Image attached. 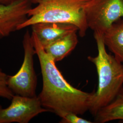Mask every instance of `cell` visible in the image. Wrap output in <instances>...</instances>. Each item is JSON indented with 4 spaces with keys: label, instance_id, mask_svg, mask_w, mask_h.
I'll list each match as a JSON object with an SVG mask.
<instances>
[{
    "label": "cell",
    "instance_id": "obj_1",
    "mask_svg": "<svg viewBox=\"0 0 123 123\" xmlns=\"http://www.w3.org/2000/svg\"><path fill=\"white\" fill-rule=\"evenodd\" d=\"M31 35L43 77V88L37 96L42 105L60 118L67 113L84 114L89 111L94 92H85L68 83L37 36L33 32Z\"/></svg>",
    "mask_w": 123,
    "mask_h": 123
},
{
    "label": "cell",
    "instance_id": "obj_2",
    "mask_svg": "<svg viewBox=\"0 0 123 123\" xmlns=\"http://www.w3.org/2000/svg\"><path fill=\"white\" fill-rule=\"evenodd\" d=\"M98 55L88 56L94 64L98 75V85L94 92L89 111L94 116L98 111L110 104L123 88V63L107 53L103 34L94 32Z\"/></svg>",
    "mask_w": 123,
    "mask_h": 123
},
{
    "label": "cell",
    "instance_id": "obj_3",
    "mask_svg": "<svg viewBox=\"0 0 123 123\" xmlns=\"http://www.w3.org/2000/svg\"><path fill=\"white\" fill-rule=\"evenodd\" d=\"M91 0H31L36 5L28 12V18L18 28L22 30L40 22H56L74 25L84 37L88 28L84 13Z\"/></svg>",
    "mask_w": 123,
    "mask_h": 123
},
{
    "label": "cell",
    "instance_id": "obj_4",
    "mask_svg": "<svg viewBox=\"0 0 123 123\" xmlns=\"http://www.w3.org/2000/svg\"><path fill=\"white\" fill-rule=\"evenodd\" d=\"M22 45L24 58L22 65L17 73L8 76L7 85L14 94L24 97H35L37 77L34 67V56L36 51L31 35L28 30L23 36Z\"/></svg>",
    "mask_w": 123,
    "mask_h": 123
},
{
    "label": "cell",
    "instance_id": "obj_5",
    "mask_svg": "<svg viewBox=\"0 0 123 123\" xmlns=\"http://www.w3.org/2000/svg\"><path fill=\"white\" fill-rule=\"evenodd\" d=\"M84 13L88 28L104 34L114 23L123 19V0H91Z\"/></svg>",
    "mask_w": 123,
    "mask_h": 123
},
{
    "label": "cell",
    "instance_id": "obj_6",
    "mask_svg": "<svg viewBox=\"0 0 123 123\" xmlns=\"http://www.w3.org/2000/svg\"><path fill=\"white\" fill-rule=\"evenodd\" d=\"M49 112L37 96L27 97L14 94L6 108L0 105V123H28L43 113Z\"/></svg>",
    "mask_w": 123,
    "mask_h": 123
},
{
    "label": "cell",
    "instance_id": "obj_7",
    "mask_svg": "<svg viewBox=\"0 0 123 123\" xmlns=\"http://www.w3.org/2000/svg\"><path fill=\"white\" fill-rule=\"evenodd\" d=\"M31 0H17L8 4H0V40L18 31L28 18Z\"/></svg>",
    "mask_w": 123,
    "mask_h": 123
},
{
    "label": "cell",
    "instance_id": "obj_8",
    "mask_svg": "<svg viewBox=\"0 0 123 123\" xmlns=\"http://www.w3.org/2000/svg\"><path fill=\"white\" fill-rule=\"evenodd\" d=\"M31 26L32 32L37 36L43 48L67 35L79 31L77 26L67 23L40 22Z\"/></svg>",
    "mask_w": 123,
    "mask_h": 123
},
{
    "label": "cell",
    "instance_id": "obj_9",
    "mask_svg": "<svg viewBox=\"0 0 123 123\" xmlns=\"http://www.w3.org/2000/svg\"><path fill=\"white\" fill-rule=\"evenodd\" d=\"M106 47L123 63V19L114 23L103 34Z\"/></svg>",
    "mask_w": 123,
    "mask_h": 123
},
{
    "label": "cell",
    "instance_id": "obj_10",
    "mask_svg": "<svg viewBox=\"0 0 123 123\" xmlns=\"http://www.w3.org/2000/svg\"><path fill=\"white\" fill-rule=\"evenodd\" d=\"M78 43L77 32L62 37L44 48L55 62L61 61L74 49Z\"/></svg>",
    "mask_w": 123,
    "mask_h": 123
},
{
    "label": "cell",
    "instance_id": "obj_11",
    "mask_svg": "<svg viewBox=\"0 0 123 123\" xmlns=\"http://www.w3.org/2000/svg\"><path fill=\"white\" fill-rule=\"evenodd\" d=\"M94 117V123H105L116 120L123 121V88L114 99L99 110Z\"/></svg>",
    "mask_w": 123,
    "mask_h": 123
},
{
    "label": "cell",
    "instance_id": "obj_12",
    "mask_svg": "<svg viewBox=\"0 0 123 123\" xmlns=\"http://www.w3.org/2000/svg\"><path fill=\"white\" fill-rule=\"evenodd\" d=\"M8 76L0 69V97L11 100L14 94L7 85Z\"/></svg>",
    "mask_w": 123,
    "mask_h": 123
},
{
    "label": "cell",
    "instance_id": "obj_13",
    "mask_svg": "<svg viewBox=\"0 0 123 123\" xmlns=\"http://www.w3.org/2000/svg\"><path fill=\"white\" fill-rule=\"evenodd\" d=\"M61 123H92L93 122L79 117L73 113H67L61 118Z\"/></svg>",
    "mask_w": 123,
    "mask_h": 123
},
{
    "label": "cell",
    "instance_id": "obj_14",
    "mask_svg": "<svg viewBox=\"0 0 123 123\" xmlns=\"http://www.w3.org/2000/svg\"><path fill=\"white\" fill-rule=\"evenodd\" d=\"M17 0H0V4H8Z\"/></svg>",
    "mask_w": 123,
    "mask_h": 123
}]
</instances>
